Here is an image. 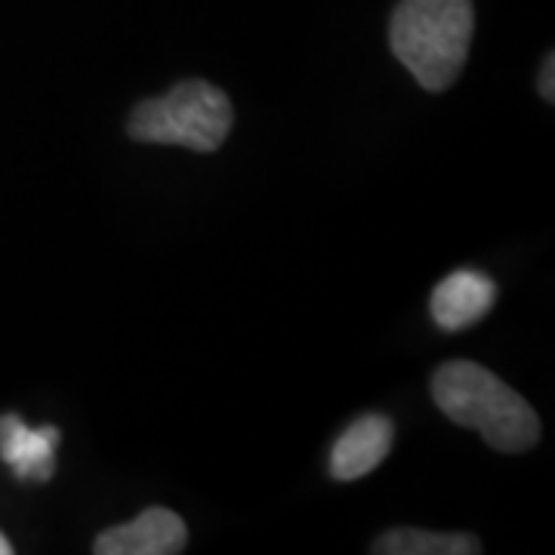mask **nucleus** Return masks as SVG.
<instances>
[{
	"mask_svg": "<svg viewBox=\"0 0 555 555\" xmlns=\"http://www.w3.org/2000/svg\"><path fill=\"white\" fill-rule=\"evenodd\" d=\"M433 398L448 420L481 433V438L503 454H521L540 438L534 408L494 371L476 361L441 364L433 377Z\"/></svg>",
	"mask_w": 555,
	"mask_h": 555,
	"instance_id": "f257e3e1",
	"label": "nucleus"
},
{
	"mask_svg": "<svg viewBox=\"0 0 555 555\" xmlns=\"http://www.w3.org/2000/svg\"><path fill=\"white\" fill-rule=\"evenodd\" d=\"M473 28V0H398L389 43L423 90L441 93L466 65Z\"/></svg>",
	"mask_w": 555,
	"mask_h": 555,
	"instance_id": "f03ea898",
	"label": "nucleus"
},
{
	"mask_svg": "<svg viewBox=\"0 0 555 555\" xmlns=\"http://www.w3.org/2000/svg\"><path fill=\"white\" fill-rule=\"evenodd\" d=\"M235 124L229 96L207 80H182L158 100L139 102L130 115V139L149 145H182L217 152Z\"/></svg>",
	"mask_w": 555,
	"mask_h": 555,
	"instance_id": "7ed1b4c3",
	"label": "nucleus"
},
{
	"mask_svg": "<svg viewBox=\"0 0 555 555\" xmlns=\"http://www.w3.org/2000/svg\"><path fill=\"white\" fill-rule=\"evenodd\" d=\"M189 531L185 521L170 513L152 506L139 513L133 521L108 528L96 537L93 553L96 555H177L185 550Z\"/></svg>",
	"mask_w": 555,
	"mask_h": 555,
	"instance_id": "20e7f679",
	"label": "nucleus"
},
{
	"mask_svg": "<svg viewBox=\"0 0 555 555\" xmlns=\"http://www.w3.org/2000/svg\"><path fill=\"white\" fill-rule=\"evenodd\" d=\"M496 284L478 269H456L444 281H438L429 309L438 327L444 331H463L476 324L494 309Z\"/></svg>",
	"mask_w": 555,
	"mask_h": 555,
	"instance_id": "39448f33",
	"label": "nucleus"
},
{
	"mask_svg": "<svg viewBox=\"0 0 555 555\" xmlns=\"http://www.w3.org/2000/svg\"><path fill=\"white\" fill-rule=\"evenodd\" d=\"M60 429L40 426L31 429L20 416H0V460L22 481H50L56 473Z\"/></svg>",
	"mask_w": 555,
	"mask_h": 555,
	"instance_id": "423d86ee",
	"label": "nucleus"
},
{
	"mask_svg": "<svg viewBox=\"0 0 555 555\" xmlns=\"http://www.w3.org/2000/svg\"><path fill=\"white\" fill-rule=\"evenodd\" d=\"M396 441V426L383 414H364L337 438L331 451V476L339 481H356V478L374 473L379 463L389 456Z\"/></svg>",
	"mask_w": 555,
	"mask_h": 555,
	"instance_id": "0eeeda50",
	"label": "nucleus"
},
{
	"mask_svg": "<svg viewBox=\"0 0 555 555\" xmlns=\"http://www.w3.org/2000/svg\"><path fill=\"white\" fill-rule=\"evenodd\" d=\"M374 553L379 555H476L481 553V543L469 534H436V531H392L383 534L374 543Z\"/></svg>",
	"mask_w": 555,
	"mask_h": 555,
	"instance_id": "6e6552de",
	"label": "nucleus"
},
{
	"mask_svg": "<svg viewBox=\"0 0 555 555\" xmlns=\"http://www.w3.org/2000/svg\"><path fill=\"white\" fill-rule=\"evenodd\" d=\"M555 56L553 53H550V56H546V62H543V72H540V93H543V100L546 102H553L555 100Z\"/></svg>",
	"mask_w": 555,
	"mask_h": 555,
	"instance_id": "1a4fd4ad",
	"label": "nucleus"
},
{
	"mask_svg": "<svg viewBox=\"0 0 555 555\" xmlns=\"http://www.w3.org/2000/svg\"><path fill=\"white\" fill-rule=\"evenodd\" d=\"M10 553H13V546L7 543V537L0 534V555H10Z\"/></svg>",
	"mask_w": 555,
	"mask_h": 555,
	"instance_id": "9d476101",
	"label": "nucleus"
}]
</instances>
